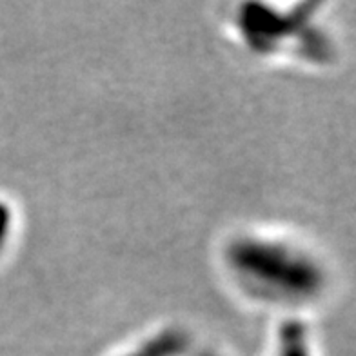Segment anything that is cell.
<instances>
[{"instance_id":"1","label":"cell","mask_w":356,"mask_h":356,"mask_svg":"<svg viewBox=\"0 0 356 356\" xmlns=\"http://www.w3.org/2000/svg\"><path fill=\"white\" fill-rule=\"evenodd\" d=\"M278 356H311L307 334L300 325H289L282 333Z\"/></svg>"}]
</instances>
